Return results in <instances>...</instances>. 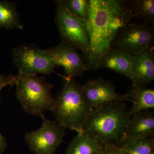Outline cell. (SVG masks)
<instances>
[{
  "label": "cell",
  "instance_id": "15",
  "mask_svg": "<svg viewBox=\"0 0 154 154\" xmlns=\"http://www.w3.org/2000/svg\"><path fill=\"white\" fill-rule=\"evenodd\" d=\"M102 146V144L96 139L79 133L69 144L66 154H99Z\"/></svg>",
  "mask_w": 154,
  "mask_h": 154
},
{
  "label": "cell",
  "instance_id": "13",
  "mask_svg": "<svg viewBox=\"0 0 154 154\" xmlns=\"http://www.w3.org/2000/svg\"><path fill=\"white\" fill-rule=\"evenodd\" d=\"M132 59L133 55L111 48L102 59L99 68L109 69L131 80Z\"/></svg>",
  "mask_w": 154,
  "mask_h": 154
},
{
  "label": "cell",
  "instance_id": "9",
  "mask_svg": "<svg viewBox=\"0 0 154 154\" xmlns=\"http://www.w3.org/2000/svg\"><path fill=\"white\" fill-rule=\"evenodd\" d=\"M81 89L93 109L110 102L129 101L126 94H118L113 83L102 78L88 80L81 86Z\"/></svg>",
  "mask_w": 154,
  "mask_h": 154
},
{
  "label": "cell",
  "instance_id": "20",
  "mask_svg": "<svg viewBox=\"0 0 154 154\" xmlns=\"http://www.w3.org/2000/svg\"><path fill=\"white\" fill-rule=\"evenodd\" d=\"M16 75H0V93L3 88L9 85L12 87L15 85ZM8 146L6 138L0 132V154H3L7 149Z\"/></svg>",
  "mask_w": 154,
  "mask_h": 154
},
{
  "label": "cell",
  "instance_id": "3",
  "mask_svg": "<svg viewBox=\"0 0 154 154\" xmlns=\"http://www.w3.org/2000/svg\"><path fill=\"white\" fill-rule=\"evenodd\" d=\"M63 79V85L54 98L55 107L53 112L55 120L66 129L79 133L84 121L93 108L75 79Z\"/></svg>",
  "mask_w": 154,
  "mask_h": 154
},
{
  "label": "cell",
  "instance_id": "2",
  "mask_svg": "<svg viewBox=\"0 0 154 154\" xmlns=\"http://www.w3.org/2000/svg\"><path fill=\"white\" fill-rule=\"evenodd\" d=\"M131 116L124 101H116L91 110L82 126V132L92 137L102 144L119 146Z\"/></svg>",
  "mask_w": 154,
  "mask_h": 154
},
{
  "label": "cell",
  "instance_id": "14",
  "mask_svg": "<svg viewBox=\"0 0 154 154\" xmlns=\"http://www.w3.org/2000/svg\"><path fill=\"white\" fill-rule=\"evenodd\" d=\"M133 105L129 109L130 116L154 108V90L152 88H131L126 94Z\"/></svg>",
  "mask_w": 154,
  "mask_h": 154
},
{
  "label": "cell",
  "instance_id": "5",
  "mask_svg": "<svg viewBox=\"0 0 154 154\" xmlns=\"http://www.w3.org/2000/svg\"><path fill=\"white\" fill-rule=\"evenodd\" d=\"M11 56L19 72L25 74L49 75L54 72L56 67L46 50L32 45L24 44L14 48Z\"/></svg>",
  "mask_w": 154,
  "mask_h": 154
},
{
  "label": "cell",
  "instance_id": "19",
  "mask_svg": "<svg viewBox=\"0 0 154 154\" xmlns=\"http://www.w3.org/2000/svg\"><path fill=\"white\" fill-rule=\"evenodd\" d=\"M55 2L74 17L86 21L87 20L89 0H58Z\"/></svg>",
  "mask_w": 154,
  "mask_h": 154
},
{
  "label": "cell",
  "instance_id": "6",
  "mask_svg": "<svg viewBox=\"0 0 154 154\" xmlns=\"http://www.w3.org/2000/svg\"><path fill=\"white\" fill-rule=\"evenodd\" d=\"M56 5L55 22L61 42L82 51L85 55L89 48L86 21L74 17L63 7Z\"/></svg>",
  "mask_w": 154,
  "mask_h": 154
},
{
  "label": "cell",
  "instance_id": "21",
  "mask_svg": "<svg viewBox=\"0 0 154 154\" xmlns=\"http://www.w3.org/2000/svg\"><path fill=\"white\" fill-rule=\"evenodd\" d=\"M99 154H122L120 148L113 143L102 144Z\"/></svg>",
  "mask_w": 154,
  "mask_h": 154
},
{
  "label": "cell",
  "instance_id": "8",
  "mask_svg": "<svg viewBox=\"0 0 154 154\" xmlns=\"http://www.w3.org/2000/svg\"><path fill=\"white\" fill-rule=\"evenodd\" d=\"M154 41L152 26L129 23L116 36L112 48L134 55L154 47Z\"/></svg>",
  "mask_w": 154,
  "mask_h": 154
},
{
  "label": "cell",
  "instance_id": "1",
  "mask_svg": "<svg viewBox=\"0 0 154 154\" xmlns=\"http://www.w3.org/2000/svg\"><path fill=\"white\" fill-rule=\"evenodd\" d=\"M133 18L129 1L89 0L86 20L89 48L83 59L88 70L100 69L116 36Z\"/></svg>",
  "mask_w": 154,
  "mask_h": 154
},
{
  "label": "cell",
  "instance_id": "17",
  "mask_svg": "<svg viewBox=\"0 0 154 154\" xmlns=\"http://www.w3.org/2000/svg\"><path fill=\"white\" fill-rule=\"evenodd\" d=\"M119 146L122 154H154V140L151 137L136 140L123 139Z\"/></svg>",
  "mask_w": 154,
  "mask_h": 154
},
{
  "label": "cell",
  "instance_id": "7",
  "mask_svg": "<svg viewBox=\"0 0 154 154\" xmlns=\"http://www.w3.org/2000/svg\"><path fill=\"white\" fill-rule=\"evenodd\" d=\"M41 127L27 133L25 138L34 154H54L63 140L66 128L55 120L51 121L45 116Z\"/></svg>",
  "mask_w": 154,
  "mask_h": 154
},
{
  "label": "cell",
  "instance_id": "4",
  "mask_svg": "<svg viewBox=\"0 0 154 154\" xmlns=\"http://www.w3.org/2000/svg\"><path fill=\"white\" fill-rule=\"evenodd\" d=\"M16 95L23 110L30 115L42 116L53 112L55 100L51 94L53 85L44 77L18 73L16 75Z\"/></svg>",
  "mask_w": 154,
  "mask_h": 154
},
{
  "label": "cell",
  "instance_id": "11",
  "mask_svg": "<svg viewBox=\"0 0 154 154\" xmlns=\"http://www.w3.org/2000/svg\"><path fill=\"white\" fill-rule=\"evenodd\" d=\"M154 47L133 55V88H146L154 80Z\"/></svg>",
  "mask_w": 154,
  "mask_h": 154
},
{
  "label": "cell",
  "instance_id": "12",
  "mask_svg": "<svg viewBox=\"0 0 154 154\" xmlns=\"http://www.w3.org/2000/svg\"><path fill=\"white\" fill-rule=\"evenodd\" d=\"M154 134V111L152 110H146L131 116L126 125L122 139L150 137Z\"/></svg>",
  "mask_w": 154,
  "mask_h": 154
},
{
  "label": "cell",
  "instance_id": "18",
  "mask_svg": "<svg viewBox=\"0 0 154 154\" xmlns=\"http://www.w3.org/2000/svg\"><path fill=\"white\" fill-rule=\"evenodd\" d=\"M129 4L134 18L142 19L149 25H154V0H134L129 1Z\"/></svg>",
  "mask_w": 154,
  "mask_h": 154
},
{
  "label": "cell",
  "instance_id": "10",
  "mask_svg": "<svg viewBox=\"0 0 154 154\" xmlns=\"http://www.w3.org/2000/svg\"><path fill=\"white\" fill-rule=\"evenodd\" d=\"M46 50L56 67L62 66L65 75L63 78L75 79L82 76L88 68L83 59L74 48L61 42L56 46Z\"/></svg>",
  "mask_w": 154,
  "mask_h": 154
},
{
  "label": "cell",
  "instance_id": "16",
  "mask_svg": "<svg viewBox=\"0 0 154 154\" xmlns=\"http://www.w3.org/2000/svg\"><path fill=\"white\" fill-rule=\"evenodd\" d=\"M17 4L7 1H0V28L21 30L23 25L20 21Z\"/></svg>",
  "mask_w": 154,
  "mask_h": 154
}]
</instances>
